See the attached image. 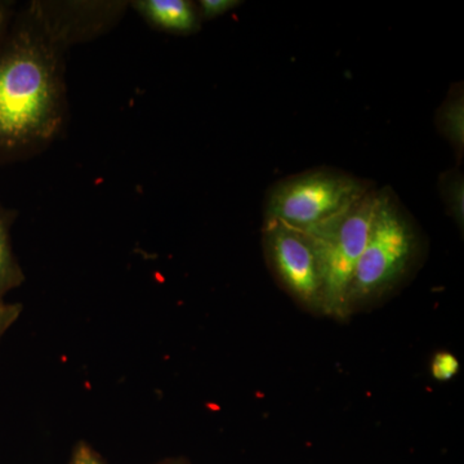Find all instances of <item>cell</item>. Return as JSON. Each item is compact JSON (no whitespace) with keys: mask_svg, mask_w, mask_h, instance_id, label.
Listing matches in <instances>:
<instances>
[{"mask_svg":"<svg viewBox=\"0 0 464 464\" xmlns=\"http://www.w3.org/2000/svg\"><path fill=\"white\" fill-rule=\"evenodd\" d=\"M60 121L56 54L44 39L21 33L0 53V149L50 139Z\"/></svg>","mask_w":464,"mask_h":464,"instance_id":"cell-1","label":"cell"},{"mask_svg":"<svg viewBox=\"0 0 464 464\" xmlns=\"http://www.w3.org/2000/svg\"><path fill=\"white\" fill-rule=\"evenodd\" d=\"M420 249L413 217L392 188H378L373 221L348 295L350 313L395 289L413 270Z\"/></svg>","mask_w":464,"mask_h":464,"instance_id":"cell-2","label":"cell"},{"mask_svg":"<svg viewBox=\"0 0 464 464\" xmlns=\"http://www.w3.org/2000/svg\"><path fill=\"white\" fill-rule=\"evenodd\" d=\"M377 192L372 188L343 212L304 231L319 266L324 315L338 320L351 315L348 295L373 221Z\"/></svg>","mask_w":464,"mask_h":464,"instance_id":"cell-3","label":"cell"},{"mask_svg":"<svg viewBox=\"0 0 464 464\" xmlns=\"http://www.w3.org/2000/svg\"><path fill=\"white\" fill-rule=\"evenodd\" d=\"M374 188L353 174L320 167L285 177L268 188L265 222L306 231L353 206Z\"/></svg>","mask_w":464,"mask_h":464,"instance_id":"cell-4","label":"cell"},{"mask_svg":"<svg viewBox=\"0 0 464 464\" xmlns=\"http://www.w3.org/2000/svg\"><path fill=\"white\" fill-rule=\"evenodd\" d=\"M264 248L268 265L284 289L302 306L323 313L319 266L306 232L277 222H266Z\"/></svg>","mask_w":464,"mask_h":464,"instance_id":"cell-5","label":"cell"},{"mask_svg":"<svg viewBox=\"0 0 464 464\" xmlns=\"http://www.w3.org/2000/svg\"><path fill=\"white\" fill-rule=\"evenodd\" d=\"M136 8L150 23L166 32L190 34L199 27L197 8L186 0H142L136 3Z\"/></svg>","mask_w":464,"mask_h":464,"instance_id":"cell-6","label":"cell"},{"mask_svg":"<svg viewBox=\"0 0 464 464\" xmlns=\"http://www.w3.org/2000/svg\"><path fill=\"white\" fill-rule=\"evenodd\" d=\"M463 99L462 83L453 85L436 114V125H438L439 132L450 143L459 160L462 159L464 151Z\"/></svg>","mask_w":464,"mask_h":464,"instance_id":"cell-7","label":"cell"},{"mask_svg":"<svg viewBox=\"0 0 464 464\" xmlns=\"http://www.w3.org/2000/svg\"><path fill=\"white\" fill-rule=\"evenodd\" d=\"M439 190L449 215L460 227L464 222V179L459 168L441 173L439 179Z\"/></svg>","mask_w":464,"mask_h":464,"instance_id":"cell-8","label":"cell"},{"mask_svg":"<svg viewBox=\"0 0 464 464\" xmlns=\"http://www.w3.org/2000/svg\"><path fill=\"white\" fill-rule=\"evenodd\" d=\"M24 282V274L9 244L7 226L0 215V301Z\"/></svg>","mask_w":464,"mask_h":464,"instance_id":"cell-9","label":"cell"},{"mask_svg":"<svg viewBox=\"0 0 464 464\" xmlns=\"http://www.w3.org/2000/svg\"><path fill=\"white\" fill-rule=\"evenodd\" d=\"M459 362L456 356L448 351H441L433 356L431 374L436 381L448 382L453 380L459 372Z\"/></svg>","mask_w":464,"mask_h":464,"instance_id":"cell-10","label":"cell"},{"mask_svg":"<svg viewBox=\"0 0 464 464\" xmlns=\"http://www.w3.org/2000/svg\"><path fill=\"white\" fill-rule=\"evenodd\" d=\"M239 5H241L239 0H201L199 2L200 14L207 20L224 16Z\"/></svg>","mask_w":464,"mask_h":464,"instance_id":"cell-11","label":"cell"},{"mask_svg":"<svg viewBox=\"0 0 464 464\" xmlns=\"http://www.w3.org/2000/svg\"><path fill=\"white\" fill-rule=\"evenodd\" d=\"M70 464H108L103 458L94 450L87 442L81 441L76 444L74 451H72Z\"/></svg>","mask_w":464,"mask_h":464,"instance_id":"cell-12","label":"cell"},{"mask_svg":"<svg viewBox=\"0 0 464 464\" xmlns=\"http://www.w3.org/2000/svg\"><path fill=\"white\" fill-rule=\"evenodd\" d=\"M21 311H23L21 304H5V302L0 301V340L5 333L16 323Z\"/></svg>","mask_w":464,"mask_h":464,"instance_id":"cell-13","label":"cell"},{"mask_svg":"<svg viewBox=\"0 0 464 464\" xmlns=\"http://www.w3.org/2000/svg\"><path fill=\"white\" fill-rule=\"evenodd\" d=\"M3 18H5V16H3L2 9H0V26H2V24H3Z\"/></svg>","mask_w":464,"mask_h":464,"instance_id":"cell-14","label":"cell"},{"mask_svg":"<svg viewBox=\"0 0 464 464\" xmlns=\"http://www.w3.org/2000/svg\"><path fill=\"white\" fill-rule=\"evenodd\" d=\"M159 464H181L179 462H173V460H170V462H164V463H159Z\"/></svg>","mask_w":464,"mask_h":464,"instance_id":"cell-15","label":"cell"}]
</instances>
